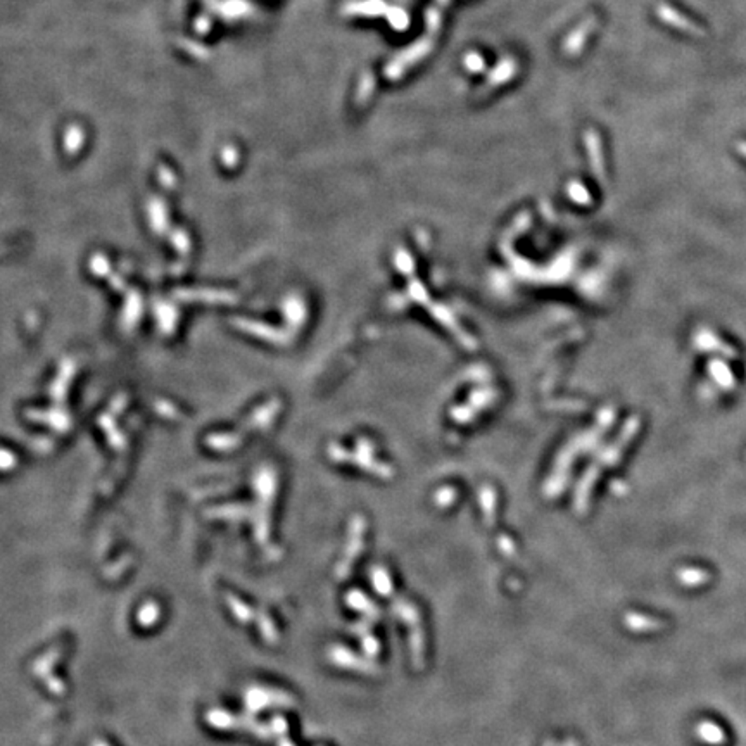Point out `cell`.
I'll list each match as a JSON object with an SVG mask.
<instances>
[{
    "mask_svg": "<svg viewBox=\"0 0 746 746\" xmlns=\"http://www.w3.org/2000/svg\"><path fill=\"white\" fill-rule=\"evenodd\" d=\"M434 44H436V38L427 37L425 35V37L420 38L418 42H415L413 45L406 47L403 52L397 54V56L394 57L389 64H387L386 71H383L386 77L389 78V80H397V78L403 77V74L406 73L411 66H415V64H418L423 57L429 56L430 50L434 49Z\"/></svg>",
    "mask_w": 746,
    "mask_h": 746,
    "instance_id": "obj_1",
    "label": "cell"
},
{
    "mask_svg": "<svg viewBox=\"0 0 746 746\" xmlns=\"http://www.w3.org/2000/svg\"><path fill=\"white\" fill-rule=\"evenodd\" d=\"M693 344L701 353H713L717 354V358H724V360H734L738 356V351L710 328H699L695 333Z\"/></svg>",
    "mask_w": 746,
    "mask_h": 746,
    "instance_id": "obj_2",
    "label": "cell"
},
{
    "mask_svg": "<svg viewBox=\"0 0 746 746\" xmlns=\"http://www.w3.org/2000/svg\"><path fill=\"white\" fill-rule=\"evenodd\" d=\"M656 16L660 17V21H663V23L669 24V26L676 28V30L684 31V33L695 35V37H703V35H705V31H703V28L699 26V24L684 16L679 10L674 9L669 3H658V6H656Z\"/></svg>",
    "mask_w": 746,
    "mask_h": 746,
    "instance_id": "obj_3",
    "label": "cell"
},
{
    "mask_svg": "<svg viewBox=\"0 0 746 746\" xmlns=\"http://www.w3.org/2000/svg\"><path fill=\"white\" fill-rule=\"evenodd\" d=\"M387 6L383 0H353L346 3L344 13L346 16H386Z\"/></svg>",
    "mask_w": 746,
    "mask_h": 746,
    "instance_id": "obj_4",
    "label": "cell"
},
{
    "mask_svg": "<svg viewBox=\"0 0 746 746\" xmlns=\"http://www.w3.org/2000/svg\"><path fill=\"white\" fill-rule=\"evenodd\" d=\"M708 373L713 380H715L717 386L724 390H731L736 386V379H734V373L731 370V367L727 365V360L724 358H713L708 361Z\"/></svg>",
    "mask_w": 746,
    "mask_h": 746,
    "instance_id": "obj_5",
    "label": "cell"
},
{
    "mask_svg": "<svg viewBox=\"0 0 746 746\" xmlns=\"http://www.w3.org/2000/svg\"><path fill=\"white\" fill-rule=\"evenodd\" d=\"M586 149L587 152H589V159H591V164H593V171L598 175L600 178H603V154H601V142H600V135L596 134L594 130H587L586 132Z\"/></svg>",
    "mask_w": 746,
    "mask_h": 746,
    "instance_id": "obj_6",
    "label": "cell"
},
{
    "mask_svg": "<svg viewBox=\"0 0 746 746\" xmlns=\"http://www.w3.org/2000/svg\"><path fill=\"white\" fill-rule=\"evenodd\" d=\"M515 71H516L515 61H513L511 57H503L501 63L494 68V71H491L489 78H487L486 90L487 88L498 87V85H503L505 81H508L513 74H515Z\"/></svg>",
    "mask_w": 746,
    "mask_h": 746,
    "instance_id": "obj_7",
    "label": "cell"
},
{
    "mask_svg": "<svg viewBox=\"0 0 746 746\" xmlns=\"http://www.w3.org/2000/svg\"><path fill=\"white\" fill-rule=\"evenodd\" d=\"M594 24H596V19L594 17H589V19L586 21V23L582 24V26H579L577 30H573L572 33L569 35V38H566L565 42V52L570 54V56H573V54L579 52L580 49L584 47V42H586L587 35L593 31Z\"/></svg>",
    "mask_w": 746,
    "mask_h": 746,
    "instance_id": "obj_8",
    "label": "cell"
},
{
    "mask_svg": "<svg viewBox=\"0 0 746 746\" xmlns=\"http://www.w3.org/2000/svg\"><path fill=\"white\" fill-rule=\"evenodd\" d=\"M386 17L389 19L390 26L397 31H404L408 28V23H410L408 14L404 13L403 9H399V7H389V9H387Z\"/></svg>",
    "mask_w": 746,
    "mask_h": 746,
    "instance_id": "obj_9",
    "label": "cell"
},
{
    "mask_svg": "<svg viewBox=\"0 0 746 746\" xmlns=\"http://www.w3.org/2000/svg\"><path fill=\"white\" fill-rule=\"evenodd\" d=\"M373 88H375V78H373L370 73H365L363 78L360 80V87H358L356 102L363 104L365 100H368V97L372 95Z\"/></svg>",
    "mask_w": 746,
    "mask_h": 746,
    "instance_id": "obj_10",
    "label": "cell"
},
{
    "mask_svg": "<svg viewBox=\"0 0 746 746\" xmlns=\"http://www.w3.org/2000/svg\"><path fill=\"white\" fill-rule=\"evenodd\" d=\"M465 66L468 68V71H473V73H479V71H482V70H484V66H486V63H484V59L479 56V54L472 52V54H466V57H465Z\"/></svg>",
    "mask_w": 746,
    "mask_h": 746,
    "instance_id": "obj_11",
    "label": "cell"
},
{
    "mask_svg": "<svg viewBox=\"0 0 746 746\" xmlns=\"http://www.w3.org/2000/svg\"><path fill=\"white\" fill-rule=\"evenodd\" d=\"M738 152H740L743 157H746V142L738 143Z\"/></svg>",
    "mask_w": 746,
    "mask_h": 746,
    "instance_id": "obj_12",
    "label": "cell"
}]
</instances>
